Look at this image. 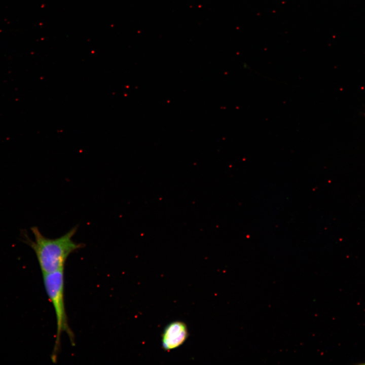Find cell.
<instances>
[{"label":"cell","instance_id":"7a4b0ae2","mask_svg":"<svg viewBox=\"0 0 365 365\" xmlns=\"http://www.w3.org/2000/svg\"><path fill=\"white\" fill-rule=\"evenodd\" d=\"M44 287L54 310L56 321V334L51 359L53 362L57 357L61 346V337L66 333L72 344L74 335L69 326L64 300V270L43 274Z\"/></svg>","mask_w":365,"mask_h":365},{"label":"cell","instance_id":"277c9868","mask_svg":"<svg viewBox=\"0 0 365 365\" xmlns=\"http://www.w3.org/2000/svg\"><path fill=\"white\" fill-rule=\"evenodd\" d=\"M359 364H365V363H359Z\"/></svg>","mask_w":365,"mask_h":365},{"label":"cell","instance_id":"3957f363","mask_svg":"<svg viewBox=\"0 0 365 365\" xmlns=\"http://www.w3.org/2000/svg\"><path fill=\"white\" fill-rule=\"evenodd\" d=\"M188 337L186 324L179 321L169 324L164 329L162 336V347L165 350H170L181 346Z\"/></svg>","mask_w":365,"mask_h":365},{"label":"cell","instance_id":"6da1fadb","mask_svg":"<svg viewBox=\"0 0 365 365\" xmlns=\"http://www.w3.org/2000/svg\"><path fill=\"white\" fill-rule=\"evenodd\" d=\"M30 229L34 240H32L24 232L22 239L35 252L43 274L64 270L69 256L84 245L72 240L77 231V226L56 238L45 237L37 227H31Z\"/></svg>","mask_w":365,"mask_h":365}]
</instances>
